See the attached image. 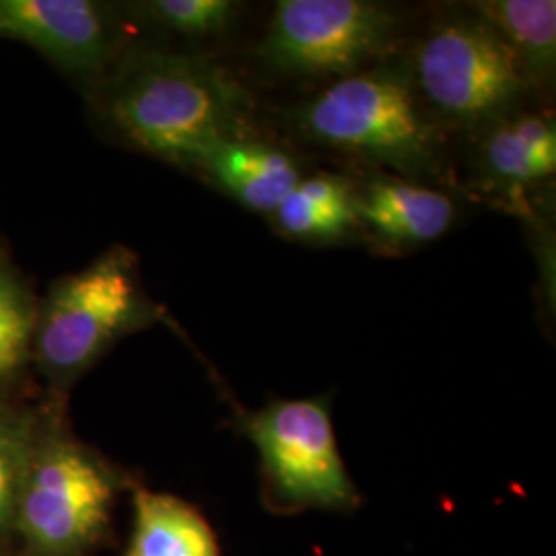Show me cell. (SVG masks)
<instances>
[{"instance_id": "cell-2", "label": "cell", "mask_w": 556, "mask_h": 556, "mask_svg": "<svg viewBox=\"0 0 556 556\" xmlns=\"http://www.w3.org/2000/svg\"><path fill=\"white\" fill-rule=\"evenodd\" d=\"M295 126L305 139L376 161L408 176L435 169L438 128L418 108L408 73L374 68L342 77L299 105Z\"/></svg>"}, {"instance_id": "cell-11", "label": "cell", "mask_w": 556, "mask_h": 556, "mask_svg": "<svg viewBox=\"0 0 556 556\" xmlns=\"http://www.w3.org/2000/svg\"><path fill=\"white\" fill-rule=\"evenodd\" d=\"M199 165L225 194L268 215L301 179L295 161L285 151L248 139L220 142Z\"/></svg>"}, {"instance_id": "cell-3", "label": "cell", "mask_w": 556, "mask_h": 556, "mask_svg": "<svg viewBox=\"0 0 556 556\" xmlns=\"http://www.w3.org/2000/svg\"><path fill=\"white\" fill-rule=\"evenodd\" d=\"M239 427L258 450L262 503L270 514L357 511L361 495L340 456L326 400H273L239 418Z\"/></svg>"}, {"instance_id": "cell-6", "label": "cell", "mask_w": 556, "mask_h": 556, "mask_svg": "<svg viewBox=\"0 0 556 556\" xmlns=\"http://www.w3.org/2000/svg\"><path fill=\"white\" fill-rule=\"evenodd\" d=\"M397 17L371 0H280L256 48L260 62L287 75L361 73L396 41Z\"/></svg>"}, {"instance_id": "cell-1", "label": "cell", "mask_w": 556, "mask_h": 556, "mask_svg": "<svg viewBox=\"0 0 556 556\" xmlns=\"http://www.w3.org/2000/svg\"><path fill=\"white\" fill-rule=\"evenodd\" d=\"M250 98L211 60L144 54L116 80L110 114L119 132L147 153L199 165L215 147L243 139Z\"/></svg>"}, {"instance_id": "cell-10", "label": "cell", "mask_w": 556, "mask_h": 556, "mask_svg": "<svg viewBox=\"0 0 556 556\" xmlns=\"http://www.w3.org/2000/svg\"><path fill=\"white\" fill-rule=\"evenodd\" d=\"M480 174L509 197L521 194L556 172V126L548 114H511L486 128Z\"/></svg>"}, {"instance_id": "cell-4", "label": "cell", "mask_w": 556, "mask_h": 556, "mask_svg": "<svg viewBox=\"0 0 556 556\" xmlns=\"http://www.w3.org/2000/svg\"><path fill=\"white\" fill-rule=\"evenodd\" d=\"M413 75L431 112L464 128H489L511 116L530 89L509 46L470 4L429 27Z\"/></svg>"}, {"instance_id": "cell-17", "label": "cell", "mask_w": 556, "mask_h": 556, "mask_svg": "<svg viewBox=\"0 0 556 556\" xmlns=\"http://www.w3.org/2000/svg\"><path fill=\"white\" fill-rule=\"evenodd\" d=\"M29 456L31 452L23 422L0 408V534L15 523L21 478Z\"/></svg>"}, {"instance_id": "cell-13", "label": "cell", "mask_w": 556, "mask_h": 556, "mask_svg": "<svg viewBox=\"0 0 556 556\" xmlns=\"http://www.w3.org/2000/svg\"><path fill=\"white\" fill-rule=\"evenodd\" d=\"M514 52L530 87H551L556 73L555 0H484L470 4Z\"/></svg>"}, {"instance_id": "cell-16", "label": "cell", "mask_w": 556, "mask_h": 556, "mask_svg": "<svg viewBox=\"0 0 556 556\" xmlns=\"http://www.w3.org/2000/svg\"><path fill=\"white\" fill-rule=\"evenodd\" d=\"M31 312L17 282L0 268V379L13 376L27 355Z\"/></svg>"}, {"instance_id": "cell-7", "label": "cell", "mask_w": 556, "mask_h": 556, "mask_svg": "<svg viewBox=\"0 0 556 556\" xmlns=\"http://www.w3.org/2000/svg\"><path fill=\"white\" fill-rule=\"evenodd\" d=\"M142 314L130 254L114 250L56 287L41 321V361L60 376L77 374Z\"/></svg>"}, {"instance_id": "cell-14", "label": "cell", "mask_w": 556, "mask_h": 556, "mask_svg": "<svg viewBox=\"0 0 556 556\" xmlns=\"http://www.w3.org/2000/svg\"><path fill=\"white\" fill-rule=\"evenodd\" d=\"M280 233L301 241H337L358 227L357 194L337 176L301 178L273 213Z\"/></svg>"}, {"instance_id": "cell-5", "label": "cell", "mask_w": 556, "mask_h": 556, "mask_svg": "<svg viewBox=\"0 0 556 556\" xmlns=\"http://www.w3.org/2000/svg\"><path fill=\"white\" fill-rule=\"evenodd\" d=\"M118 480L71 441L31 454L21 478L15 523L40 556H83L100 542Z\"/></svg>"}, {"instance_id": "cell-12", "label": "cell", "mask_w": 556, "mask_h": 556, "mask_svg": "<svg viewBox=\"0 0 556 556\" xmlns=\"http://www.w3.org/2000/svg\"><path fill=\"white\" fill-rule=\"evenodd\" d=\"M135 526L124 556H220L217 534L197 507L135 489Z\"/></svg>"}, {"instance_id": "cell-9", "label": "cell", "mask_w": 556, "mask_h": 556, "mask_svg": "<svg viewBox=\"0 0 556 556\" xmlns=\"http://www.w3.org/2000/svg\"><path fill=\"white\" fill-rule=\"evenodd\" d=\"M358 225L392 250H413L441 238L454 223V200L404 178H378L357 194Z\"/></svg>"}, {"instance_id": "cell-8", "label": "cell", "mask_w": 556, "mask_h": 556, "mask_svg": "<svg viewBox=\"0 0 556 556\" xmlns=\"http://www.w3.org/2000/svg\"><path fill=\"white\" fill-rule=\"evenodd\" d=\"M0 38L25 41L60 66L91 75L112 52V23L91 0H0Z\"/></svg>"}, {"instance_id": "cell-15", "label": "cell", "mask_w": 556, "mask_h": 556, "mask_svg": "<svg viewBox=\"0 0 556 556\" xmlns=\"http://www.w3.org/2000/svg\"><path fill=\"white\" fill-rule=\"evenodd\" d=\"M140 7L163 27L197 38L227 34L243 11L233 0H153Z\"/></svg>"}]
</instances>
